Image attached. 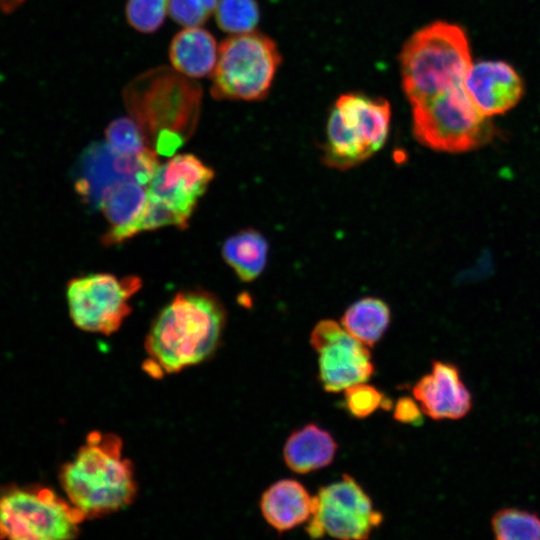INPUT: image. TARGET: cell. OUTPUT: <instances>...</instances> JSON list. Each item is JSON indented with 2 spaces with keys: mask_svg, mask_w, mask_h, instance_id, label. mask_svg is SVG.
<instances>
[{
  "mask_svg": "<svg viewBox=\"0 0 540 540\" xmlns=\"http://www.w3.org/2000/svg\"><path fill=\"white\" fill-rule=\"evenodd\" d=\"M224 324V308L212 294L178 293L149 330V363L157 372L175 373L204 361L218 346Z\"/></svg>",
  "mask_w": 540,
  "mask_h": 540,
  "instance_id": "obj_1",
  "label": "cell"
},
{
  "mask_svg": "<svg viewBox=\"0 0 540 540\" xmlns=\"http://www.w3.org/2000/svg\"><path fill=\"white\" fill-rule=\"evenodd\" d=\"M122 440L92 432L75 458L60 472L69 501L86 518L116 512L133 501L137 486L132 464L122 455Z\"/></svg>",
  "mask_w": 540,
  "mask_h": 540,
  "instance_id": "obj_2",
  "label": "cell"
},
{
  "mask_svg": "<svg viewBox=\"0 0 540 540\" xmlns=\"http://www.w3.org/2000/svg\"><path fill=\"white\" fill-rule=\"evenodd\" d=\"M399 62L410 104L463 84L473 63L465 31L443 21L416 31L404 44Z\"/></svg>",
  "mask_w": 540,
  "mask_h": 540,
  "instance_id": "obj_3",
  "label": "cell"
},
{
  "mask_svg": "<svg viewBox=\"0 0 540 540\" xmlns=\"http://www.w3.org/2000/svg\"><path fill=\"white\" fill-rule=\"evenodd\" d=\"M124 99L146 140L163 131L186 139L195 129L202 91L193 80L164 67L136 78L125 89Z\"/></svg>",
  "mask_w": 540,
  "mask_h": 540,
  "instance_id": "obj_4",
  "label": "cell"
},
{
  "mask_svg": "<svg viewBox=\"0 0 540 540\" xmlns=\"http://www.w3.org/2000/svg\"><path fill=\"white\" fill-rule=\"evenodd\" d=\"M411 106L415 139L434 151L469 152L487 145L497 135L490 118L472 102L464 83Z\"/></svg>",
  "mask_w": 540,
  "mask_h": 540,
  "instance_id": "obj_5",
  "label": "cell"
},
{
  "mask_svg": "<svg viewBox=\"0 0 540 540\" xmlns=\"http://www.w3.org/2000/svg\"><path fill=\"white\" fill-rule=\"evenodd\" d=\"M391 108L382 98L361 93L341 95L329 115L323 163L347 170L365 162L385 144Z\"/></svg>",
  "mask_w": 540,
  "mask_h": 540,
  "instance_id": "obj_6",
  "label": "cell"
},
{
  "mask_svg": "<svg viewBox=\"0 0 540 540\" xmlns=\"http://www.w3.org/2000/svg\"><path fill=\"white\" fill-rule=\"evenodd\" d=\"M281 63L276 43L260 32L232 34L218 47L211 73L216 100L258 101L265 98Z\"/></svg>",
  "mask_w": 540,
  "mask_h": 540,
  "instance_id": "obj_7",
  "label": "cell"
},
{
  "mask_svg": "<svg viewBox=\"0 0 540 540\" xmlns=\"http://www.w3.org/2000/svg\"><path fill=\"white\" fill-rule=\"evenodd\" d=\"M85 515L70 501L44 487L10 489L0 496V538H74Z\"/></svg>",
  "mask_w": 540,
  "mask_h": 540,
  "instance_id": "obj_8",
  "label": "cell"
},
{
  "mask_svg": "<svg viewBox=\"0 0 540 540\" xmlns=\"http://www.w3.org/2000/svg\"><path fill=\"white\" fill-rule=\"evenodd\" d=\"M140 287L137 276L96 273L71 279L66 290L70 317L81 330L109 335L130 314L128 301Z\"/></svg>",
  "mask_w": 540,
  "mask_h": 540,
  "instance_id": "obj_9",
  "label": "cell"
},
{
  "mask_svg": "<svg viewBox=\"0 0 540 540\" xmlns=\"http://www.w3.org/2000/svg\"><path fill=\"white\" fill-rule=\"evenodd\" d=\"M382 521L370 498L349 475L322 487L314 497L311 517L306 526L313 538L329 535L339 539H366Z\"/></svg>",
  "mask_w": 540,
  "mask_h": 540,
  "instance_id": "obj_10",
  "label": "cell"
},
{
  "mask_svg": "<svg viewBox=\"0 0 540 540\" xmlns=\"http://www.w3.org/2000/svg\"><path fill=\"white\" fill-rule=\"evenodd\" d=\"M157 154L146 147L136 155L116 153L107 142H93L80 155L75 190L82 201L99 209L103 197L115 184L131 180L147 186L158 169Z\"/></svg>",
  "mask_w": 540,
  "mask_h": 540,
  "instance_id": "obj_11",
  "label": "cell"
},
{
  "mask_svg": "<svg viewBox=\"0 0 540 540\" xmlns=\"http://www.w3.org/2000/svg\"><path fill=\"white\" fill-rule=\"evenodd\" d=\"M310 343L319 354V378L327 391H344L366 382L374 372L367 346L334 320L318 322L311 332Z\"/></svg>",
  "mask_w": 540,
  "mask_h": 540,
  "instance_id": "obj_12",
  "label": "cell"
},
{
  "mask_svg": "<svg viewBox=\"0 0 540 540\" xmlns=\"http://www.w3.org/2000/svg\"><path fill=\"white\" fill-rule=\"evenodd\" d=\"M213 177V170L196 156L176 155L158 167L147 185V198L173 212L185 228Z\"/></svg>",
  "mask_w": 540,
  "mask_h": 540,
  "instance_id": "obj_13",
  "label": "cell"
},
{
  "mask_svg": "<svg viewBox=\"0 0 540 540\" xmlns=\"http://www.w3.org/2000/svg\"><path fill=\"white\" fill-rule=\"evenodd\" d=\"M464 87L477 109L489 118L511 110L524 93V83L519 73L512 65L501 60L472 63Z\"/></svg>",
  "mask_w": 540,
  "mask_h": 540,
  "instance_id": "obj_14",
  "label": "cell"
},
{
  "mask_svg": "<svg viewBox=\"0 0 540 540\" xmlns=\"http://www.w3.org/2000/svg\"><path fill=\"white\" fill-rule=\"evenodd\" d=\"M422 412L434 420H456L472 407V396L464 384L458 367L434 361L429 374L412 388Z\"/></svg>",
  "mask_w": 540,
  "mask_h": 540,
  "instance_id": "obj_15",
  "label": "cell"
},
{
  "mask_svg": "<svg viewBox=\"0 0 540 540\" xmlns=\"http://www.w3.org/2000/svg\"><path fill=\"white\" fill-rule=\"evenodd\" d=\"M313 506L314 497L295 480L274 483L264 492L260 501L263 517L279 532L307 522L312 515Z\"/></svg>",
  "mask_w": 540,
  "mask_h": 540,
  "instance_id": "obj_16",
  "label": "cell"
},
{
  "mask_svg": "<svg viewBox=\"0 0 540 540\" xmlns=\"http://www.w3.org/2000/svg\"><path fill=\"white\" fill-rule=\"evenodd\" d=\"M217 58L218 47L214 36L200 26L180 30L169 46L173 69L188 78L211 75Z\"/></svg>",
  "mask_w": 540,
  "mask_h": 540,
  "instance_id": "obj_17",
  "label": "cell"
},
{
  "mask_svg": "<svg viewBox=\"0 0 540 540\" xmlns=\"http://www.w3.org/2000/svg\"><path fill=\"white\" fill-rule=\"evenodd\" d=\"M337 444L333 437L315 424L293 432L284 446L286 465L296 473H307L329 465Z\"/></svg>",
  "mask_w": 540,
  "mask_h": 540,
  "instance_id": "obj_18",
  "label": "cell"
},
{
  "mask_svg": "<svg viewBox=\"0 0 540 540\" xmlns=\"http://www.w3.org/2000/svg\"><path fill=\"white\" fill-rule=\"evenodd\" d=\"M268 250V241L259 231L245 229L225 240L222 255L242 281L251 282L265 269Z\"/></svg>",
  "mask_w": 540,
  "mask_h": 540,
  "instance_id": "obj_19",
  "label": "cell"
},
{
  "mask_svg": "<svg viewBox=\"0 0 540 540\" xmlns=\"http://www.w3.org/2000/svg\"><path fill=\"white\" fill-rule=\"evenodd\" d=\"M388 304L377 297H364L352 303L341 318V325L358 341L373 346L389 326Z\"/></svg>",
  "mask_w": 540,
  "mask_h": 540,
  "instance_id": "obj_20",
  "label": "cell"
},
{
  "mask_svg": "<svg viewBox=\"0 0 540 540\" xmlns=\"http://www.w3.org/2000/svg\"><path fill=\"white\" fill-rule=\"evenodd\" d=\"M146 200L147 189L138 182L126 180L111 187L99 208L111 224L109 231L120 230L132 224L142 213Z\"/></svg>",
  "mask_w": 540,
  "mask_h": 540,
  "instance_id": "obj_21",
  "label": "cell"
},
{
  "mask_svg": "<svg viewBox=\"0 0 540 540\" xmlns=\"http://www.w3.org/2000/svg\"><path fill=\"white\" fill-rule=\"evenodd\" d=\"M491 527L499 540H540V517L526 510H499L492 517Z\"/></svg>",
  "mask_w": 540,
  "mask_h": 540,
  "instance_id": "obj_22",
  "label": "cell"
},
{
  "mask_svg": "<svg viewBox=\"0 0 540 540\" xmlns=\"http://www.w3.org/2000/svg\"><path fill=\"white\" fill-rule=\"evenodd\" d=\"M214 12L218 27L231 35L254 31L260 20L256 0H218Z\"/></svg>",
  "mask_w": 540,
  "mask_h": 540,
  "instance_id": "obj_23",
  "label": "cell"
},
{
  "mask_svg": "<svg viewBox=\"0 0 540 540\" xmlns=\"http://www.w3.org/2000/svg\"><path fill=\"white\" fill-rule=\"evenodd\" d=\"M105 137L107 144L121 155H136L146 148L145 135L132 117L114 119L107 126Z\"/></svg>",
  "mask_w": 540,
  "mask_h": 540,
  "instance_id": "obj_24",
  "label": "cell"
},
{
  "mask_svg": "<svg viewBox=\"0 0 540 540\" xmlns=\"http://www.w3.org/2000/svg\"><path fill=\"white\" fill-rule=\"evenodd\" d=\"M168 13V0H127L125 17L128 24L141 33L157 31Z\"/></svg>",
  "mask_w": 540,
  "mask_h": 540,
  "instance_id": "obj_25",
  "label": "cell"
},
{
  "mask_svg": "<svg viewBox=\"0 0 540 540\" xmlns=\"http://www.w3.org/2000/svg\"><path fill=\"white\" fill-rule=\"evenodd\" d=\"M217 3L218 0H168V13L184 27L201 26L215 11Z\"/></svg>",
  "mask_w": 540,
  "mask_h": 540,
  "instance_id": "obj_26",
  "label": "cell"
},
{
  "mask_svg": "<svg viewBox=\"0 0 540 540\" xmlns=\"http://www.w3.org/2000/svg\"><path fill=\"white\" fill-rule=\"evenodd\" d=\"M345 402L351 414L363 418L387 403L382 393L365 382L354 384L344 390Z\"/></svg>",
  "mask_w": 540,
  "mask_h": 540,
  "instance_id": "obj_27",
  "label": "cell"
},
{
  "mask_svg": "<svg viewBox=\"0 0 540 540\" xmlns=\"http://www.w3.org/2000/svg\"><path fill=\"white\" fill-rule=\"evenodd\" d=\"M394 418L404 423L419 425L422 421V410L411 398H401L395 406Z\"/></svg>",
  "mask_w": 540,
  "mask_h": 540,
  "instance_id": "obj_28",
  "label": "cell"
},
{
  "mask_svg": "<svg viewBox=\"0 0 540 540\" xmlns=\"http://www.w3.org/2000/svg\"><path fill=\"white\" fill-rule=\"evenodd\" d=\"M27 0H0V12L11 14L19 9Z\"/></svg>",
  "mask_w": 540,
  "mask_h": 540,
  "instance_id": "obj_29",
  "label": "cell"
}]
</instances>
